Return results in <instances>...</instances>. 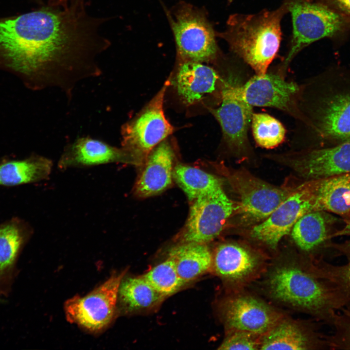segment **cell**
I'll return each mask as SVG.
<instances>
[{"label": "cell", "instance_id": "cell-1", "mask_svg": "<svg viewBox=\"0 0 350 350\" xmlns=\"http://www.w3.org/2000/svg\"><path fill=\"white\" fill-rule=\"evenodd\" d=\"M285 261L268 272V295L284 305L303 311L331 326L338 311L350 304V296L332 282L316 276L306 264Z\"/></svg>", "mask_w": 350, "mask_h": 350}, {"label": "cell", "instance_id": "cell-2", "mask_svg": "<svg viewBox=\"0 0 350 350\" xmlns=\"http://www.w3.org/2000/svg\"><path fill=\"white\" fill-rule=\"evenodd\" d=\"M287 12L288 6L284 1L274 10L233 14L229 17L225 30L218 36L226 41L233 55L255 74H263L279 52L281 21Z\"/></svg>", "mask_w": 350, "mask_h": 350}, {"label": "cell", "instance_id": "cell-3", "mask_svg": "<svg viewBox=\"0 0 350 350\" xmlns=\"http://www.w3.org/2000/svg\"><path fill=\"white\" fill-rule=\"evenodd\" d=\"M245 64L236 57L221 76L220 104L209 107L221 128L223 141L233 156L246 158L253 154L248 138L253 107L243 99V85L250 77Z\"/></svg>", "mask_w": 350, "mask_h": 350}, {"label": "cell", "instance_id": "cell-4", "mask_svg": "<svg viewBox=\"0 0 350 350\" xmlns=\"http://www.w3.org/2000/svg\"><path fill=\"white\" fill-rule=\"evenodd\" d=\"M292 19L288 51L276 73L285 77L296 56L311 43L325 37H343L350 31V21L323 3L313 0H284Z\"/></svg>", "mask_w": 350, "mask_h": 350}, {"label": "cell", "instance_id": "cell-5", "mask_svg": "<svg viewBox=\"0 0 350 350\" xmlns=\"http://www.w3.org/2000/svg\"><path fill=\"white\" fill-rule=\"evenodd\" d=\"M169 19L181 60L216 62L220 51L214 31L201 10L182 3Z\"/></svg>", "mask_w": 350, "mask_h": 350}, {"label": "cell", "instance_id": "cell-6", "mask_svg": "<svg viewBox=\"0 0 350 350\" xmlns=\"http://www.w3.org/2000/svg\"><path fill=\"white\" fill-rule=\"evenodd\" d=\"M170 83L168 79L148 105L122 126V147L133 155L139 166L143 164L151 151L174 131L163 110L164 96Z\"/></svg>", "mask_w": 350, "mask_h": 350}, {"label": "cell", "instance_id": "cell-7", "mask_svg": "<svg viewBox=\"0 0 350 350\" xmlns=\"http://www.w3.org/2000/svg\"><path fill=\"white\" fill-rule=\"evenodd\" d=\"M125 273H114L86 296L67 300L65 305L67 319L91 332L105 330L118 315L119 289Z\"/></svg>", "mask_w": 350, "mask_h": 350}, {"label": "cell", "instance_id": "cell-8", "mask_svg": "<svg viewBox=\"0 0 350 350\" xmlns=\"http://www.w3.org/2000/svg\"><path fill=\"white\" fill-rule=\"evenodd\" d=\"M235 206L221 187L192 201L179 243L208 244L217 237Z\"/></svg>", "mask_w": 350, "mask_h": 350}, {"label": "cell", "instance_id": "cell-9", "mask_svg": "<svg viewBox=\"0 0 350 350\" xmlns=\"http://www.w3.org/2000/svg\"><path fill=\"white\" fill-rule=\"evenodd\" d=\"M226 172L228 183L239 198L238 210L245 224L263 221L293 192L274 186L245 170Z\"/></svg>", "mask_w": 350, "mask_h": 350}, {"label": "cell", "instance_id": "cell-10", "mask_svg": "<svg viewBox=\"0 0 350 350\" xmlns=\"http://www.w3.org/2000/svg\"><path fill=\"white\" fill-rule=\"evenodd\" d=\"M307 180L350 173V140L333 147L265 155Z\"/></svg>", "mask_w": 350, "mask_h": 350}, {"label": "cell", "instance_id": "cell-11", "mask_svg": "<svg viewBox=\"0 0 350 350\" xmlns=\"http://www.w3.org/2000/svg\"><path fill=\"white\" fill-rule=\"evenodd\" d=\"M318 210L311 181L293 191L267 218L254 226L251 237L275 249L281 239L291 232L297 221L305 213Z\"/></svg>", "mask_w": 350, "mask_h": 350}, {"label": "cell", "instance_id": "cell-12", "mask_svg": "<svg viewBox=\"0 0 350 350\" xmlns=\"http://www.w3.org/2000/svg\"><path fill=\"white\" fill-rule=\"evenodd\" d=\"M220 312L227 331H244L261 336L284 317L264 301L244 293L225 298L220 304Z\"/></svg>", "mask_w": 350, "mask_h": 350}, {"label": "cell", "instance_id": "cell-13", "mask_svg": "<svg viewBox=\"0 0 350 350\" xmlns=\"http://www.w3.org/2000/svg\"><path fill=\"white\" fill-rule=\"evenodd\" d=\"M300 89V85L273 71L250 76L243 85L242 92L244 100L252 107L274 108L298 122L301 119Z\"/></svg>", "mask_w": 350, "mask_h": 350}, {"label": "cell", "instance_id": "cell-14", "mask_svg": "<svg viewBox=\"0 0 350 350\" xmlns=\"http://www.w3.org/2000/svg\"><path fill=\"white\" fill-rule=\"evenodd\" d=\"M321 101L315 106L298 103L301 119L295 129L307 127L322 138L342 142L350 140V94Z\"/></svg>", "mask_w": 350, "mask_h": 350}, {"label": "cell", "instance_id": "cell-15", "mask_svg": "<svg viewBox=\"0 0 350 350\" xmlns=\"http://www.w3.org/2000/svg\"><path fill=\"white\" fill-rule=\"evenodd\" d=\"M264 263L257 252L237 243H224L212 252L211 271L226 282L240 286L255 278Z\"/></svg>", "mask_w": 350, "mask_h": 350}, {"label": "cell", "instance_id": "cell-16", "mask_svg": "<svg viewBox=\"0 0 350 350\" xmlns=\"http://www.w3.org/2000/svg\"><path fill=\"white\" fill-rule=\"evenodd\" d=\"M113 163L139 166L133 155L122 147H115L102 140L84 136L66 145L57 166L62 170Z\"/></svg>", "mask_w": 350, "mask_h": 350}, {"label": "cell", "instance_id": "cell-17", "mask_svg": "<svg viewBox=\"0 0 350 350\" xmlns=\"http://www.w3.org/2000/svg\"><path fill=\"white\" fill-rule=\"evenodd\" d=\"M33 234L26 221L13 218L0 224V295L7 297L18 274V259Z\"/></svg>", "mask_w": 350, "mask_h": 350}, {"label": "cell", "instance_id": "cell-18", "mask_svg": "<svg viewBox=\"0 0 350 350\" xmlns=\"http://www.w3.org/2000/svg\"><path fill=\"white\" fill-rule=\"evenodd\" d=\"M175 155L166 140L155 147L143 164L133 188L135 195L146 198L162 192L173 182Z\"/></svg>", "mask_w": 350, "mask_h": 350}, {"label": "cell", "instance_id": "cell-19", "mask_svg": "<svg viewBox=\"0 0 350 350\" xmlns=\"http://www.w3.org/2000/svg\"><path fill=\"white\" fill-rule=\"evenodd\" d=\"M329 349L325 336L312 326L284 316L262 336L260 350H318Z\"/></svg>", "mask_w": 350, "mask_h": 350}, {"label": "cell", "instance_id": "cell-20", "mask_svg": "<svg viewBox=\"0 0 350 350\" xmlns=\"http://www.w3.org/2000/svg\"><path fill=\"white\" fill-rule=\"evenodd\" d=\"M174 81L178 94L187 105H192L214 92L221 76L203 63L181 60Z\"/></svg>", "mask_w": 350, "mask_h": 350}, {"label": "cell", "instance_id": "cell-21", "mask_svg": "<svg viewBox=\"0 0 350 350\" xmlns=\"http://www.w3.org/2000/svg\"><path fill=\"white\" fill-rule=\"evenodd\" d=\"M318 210L327 211L350 222V173L310 180Z\"/></svg>", "mask_w": 350, "mask_h": 350}, {"label": "cell", "instance_id": "cell-22", "mask_svg": "<svg viewBox=\"0 0 350 350\" xmlns=\"http://www.w3.org/2000/svg\"><path fill=\"white\" fill-rule=\"evenodd\" d=\"M332 220L324 211L314 210L302 215L291 229L292 239L297 246L305 253L313 255L321 249L333 248L329 243L332 237L330 226Z\"/></svg>", "mask_w": 350, "mask_h": 350}, {"label": "cell", "instance_id": "cell-23", "mask_svg": "<svg viewBox=\"0 0 350 350\" xmlns=\"http://www.w3.org/2000/svg\"><path fill=\"white\" fill-rule=\"evenodd\" d=\"M168 257L186 284L212 270V252L207 244L179 243L169 250Z\"/></svg>", "mask_w": 350, "mask_h": 350}, {"label": "cell", "instance_id": "cell-24", "mask_svg": "<svg viewBox=\"0 0 350 350\" xmlns=\"http://www.w3.org/2000/svg\"><path fill=\"white\" fill-rule=\"evenodd\" d=\"M52 166L51 159L37 155L3 162L0 164V185L15 186L47 180Z\"/></svg>", "mask_w": 350, "mask_h": 350}, {"label": "cell", "instance_id": "cell-25", "mask_svg": "<svg viewBox=\"0 0 350 350\" xmlns=\"http://www.w3.org/2000/svg\"><path fill=\"white\" fill-rule=\"evenodd\" d=\"M165 298L143 276L123 277L119 289L118 303L122 311L132 313L151 309Z\"/></svg>", "mask_w": 350, "mask_h": 350}, {"label": "cell", "instance_id": "cell-26", "mask_svg": "<svg viewBox=\"0 0 350 350\" xmlns=\"http://www.w3.org/2000/svg\"><path fill=\"white\" fill-rule=\"evenodd\" d=\"M173 178L191 202L223 187L221 181L216 176L183 164L174 167Z\"/></svg>", "mask_w": 350, "mask_h": 350}, {"label": "cell", "instance_id": "cell-27", "mask_svg": "<svg viewBox=\"0 0 350 350\" xmlns=\"http://www.w3.org/2000/svg\"><path fill=\"white\" fill-rule=\"evenodd\" d=\"M250 127L256 143L265 149H273L285 140L286 129L278 119L265 113L253 112Z\"/></svg>", "mask_w": 350, "mask_h": 350}, {"label": "cell", "instance_id": "cell-28", "mask_svg": "<svg viewBox=\"0 0 350 350\" xmlns=\"http://www.w3.org/2000/svg\"><path fill=\"white\" fill-rule=\"evenodd\" d=\"M143 277L165 298L175 294L186 284L179 277L174 261L168 257L146 273Z\"/></svg>", "mask_w": 350, "mask_h": 350}, {"label": "cell", "instance_id": "cell-29", "mask_svg": "<svg viewBox=\"0 0 350 350\" xmlns=\"http://www.w3.org/2000/svg\"><path fill=\"white\" fill-rule=\"evenodd\" d=\"M306 264L316 276L332 282L350 296V261L337 265L320 259L308 260Z\"/></svg>", "mask_w": 350, "mask_h": 350}, {"label": "cell", "instance_id": "cell-30", "mask_svg": "<svg viewBox=\"0 0 350 350\" xmlns=\"http://www.w3.org/2000/svg\"><path fill=\"white\" fill-rule=\"evenodd\" d=\"M332 326L333 333L325 336L329 349L350 350V304L337 313Z\"/></svg>", "mask_w": 350, "mask_h": 350}, {"label": "cell", "instance_id": "cell-31", "mask_svg": "<svg viewBox=\"0 0 350 350\" xmlns=\"http://www.w3.org/2000/svg\"><path fill=\"white\" fill-rule=\"evenodd\" d=\"M261 335L240 330L227 332L218 350H260Z\"/></svg>", "mask_w": 350, "mask_h": 350}, {"label": "cell", "instance_id": "cell-32", "mask_svg": "<svg viewBox=\"0 0 350 350\" xmlns=\"http://www.w3.org/2000/svg\"><path fill=\"white\" fill-rule=\"evenodd\" d=\"M350 21V0H317Z\"/></svg>", "mask_w": 350, "mask_h": 350}, {"label": "cell", "instance_id": "cell-33", "mask_svg": "<svg viewBox=\"0 0 350 350\" xmlns=\"http://www.w3.org/2000/svg\"><path fill=\"white\" fill-rule=\"evenodd\" d=\"M350 236V222L346 223L345 227L341 229L333 234V237L340 235ZM333 249H335L337 255H341L346 257L348 262L350 261V239L340 244H333Z\"/></svg>", "mask_w": 350, "mask_h": 350}, {"label": "cell", "instance_id": "cell-34", "mask_svg": "<svg viewBox=\"0 0 350 350\" xmlns=\"http://www.w3.org/2000/svg\"><path fill=\"white\" fill-rule=\"evenodd\" d=\"M35 1L37 2L39 4L42 3V0H35Z\"/></svg>", "mask_w": 350, "mask_h": 350}, {"label": "cell", "instance_id": "cell-35", "mask_svg": "<svg viewBox=\"0 0 350 350\" xmlns=\"http://www.w3.org/2000/svg\"><path fill=\"white\" fill-rule=\"evenodd\" d=\"M81 1H84L85 0H80Z\"/></svg>", "mask_w": 350, "mask_h": 350}]
</instances>
